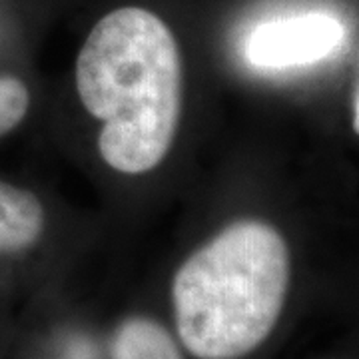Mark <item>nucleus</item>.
<instances>
[{"label":"nucleus","mask_w":359,"mask_h":359,"mask_svg":"<svg viewBox=\"0 0 359 359\" xmlns=\"http://www.w3.org/2000/svg\"><path fill=\"white\" fill-rule=\"evenodd\" d=\"M76 88L104 122L98 150L108 166L144 174L166 158L182 110V60L160 16L124 6L100 18L78 54Z\"/></svg>","instance_id":"1"},{"label":"nucleus","mask_w":359,"mask_h":359,"mask_svg":"<svg viewBox=\"0 0 359 359\" xmlns=\"http://www.w3.org/2000/svg\"><path fill=\"white\" fill-rule=\"evenodd\" d=\"M290 250L259 219H240L178 269L172 299L180 339L198 359H240L259 347L282 316Z\"/></svg>","instance_id":"2"},{"label":"nucleus","mask_w":359,"mask_h":359,"mask_svg":"<svg viewBox=\"0 0 359 359\" xmlns=\"http://www.w3.org/2000/svg\"><path fill=\"white\" fill-rule=\"evenodd\" d=\"M344 40L346 26L334 14H294L257 25L245 39L244 56L259 70H287L330 58Z\"/></svg>","instance_id":"3"},{"label":"nucleus","mask_w":359,"mask_h":359,"mask_svg":"<svg viewBox=\"0 0 359 359\" xmlns=\"http://www.w3.org/2000/svg\"><path fill=\"white\" fill-rule=\"evenodd\" d=\"M44 230V208L28 190L0 180V254L25 252Z\"/></svg>","instance_id":"4"},{"label":"nucleus","mask_w":359,"mask_h":359,"mask_svg":"<svg viewBox=\"0 0 359 359\" xmlns=\"http://www.w3.org/2000/svg\"><path fill=\"white\" fill-rule=\"evenodd\" d=\"M112 359H182L172 335L154 320L130 318L112 337Z\"/></svg>","instance_id":"5"},{"label":"nucleus","mask_w":359,"mask_h":359,"mask_svg":"<svg viewBox=\"0 0 359 359\" xmlns=\"http://www.w3.org/2000/svg\"><path fill=\"white\" fill-rule=\"evenodd\" d=\"M30 94L22 80L0 76V136L16 128L28 112Z\"/></svg>","instance_id":"6"},{"label":"nucleus","mask_w":359,"mask_h":359,"mask_svg":"<svg viewBox=\"0 0 359 359\" xmlns=\"http://www.w3.org/2000/svg\"><path fill=\"white\" fill-rule=\"evenodd\" d=\"M62 359H96V349L86 337H76L68 344Z\"/></svg>","instance_id":"7"},{"label":"nucleus","mask_w":359,"mask_h":359,"mask_svg":"<svg viewBox=\"0 0 359 359\" xmlns=\"http://www.w3.org/2000/svg\"><path fill=\"white\" fill-rule=\"evenodd\" d=\"M353 130L359 134V80L353 94Z\"/></svg>","instance_id":"8"}]
</instances>
